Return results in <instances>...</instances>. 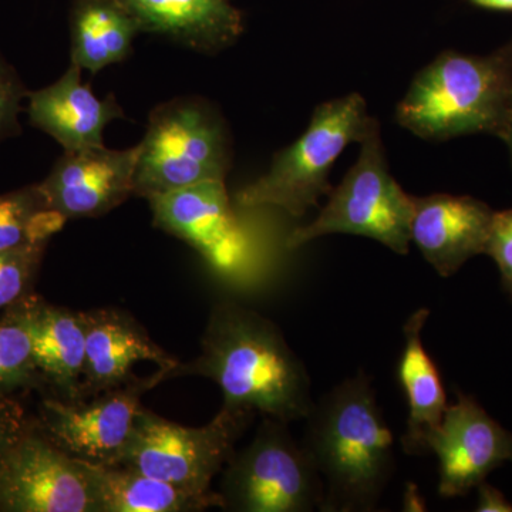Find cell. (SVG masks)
Returning a JSON list of instances; mask_svg holds the SVG:
<instances>
[{
	"label": "cell",
	"mask_w": 512,
	"mask_h": 512,
	"mask_svg": "<svg viewBox=\"0 0 512 512\" xmlns=\"http://www.w3.org/2000/svg\"><path fill=\"white\" fill-rule=\"evenodd\" d=\"M140 32L157 33L201 53L227 49L244 30L228 0H117Z\"/></svg>",
	"instance_id": "obj_18"
},
{
	"label": "cell",
	"mask_w": 512,
	"mask_h": 512,
	"mask_svg": "<svg viewBox=\"0 0 512 512\" xmlns=\"http://www.w3.org/2000/svg\"><path fill=\"white\" fill-rule=\"evenodd\" d=\"M0 512H99L82 461L67 456L35 421L0 471Z\"/></svg>",
	"instance_id": "obj_11"
},
{
	"label": "cell",
	"mask_w": 512,
	"mask_h": 512,
	"mask_svg": "<svg viewBox=\"0 0 512 512\" xmlns=\"http://www.w3.org/2000/svg\"><path fill=\"white\" fill-rule=\"evenodd\" d=\"M28 298L5 309L0 316V396L39 386L33 363Z\"/></svg>",
	"instance_id": "obj_23"
},
{
	"label": "cell",
	"mask_w": 512,
	"mask_h": 512,
	"mask_svg": "<svg viewBox=\"0 0 512 512\" xmlns=\"http://www.w3.org/2000/svg\"><path fill=\"white\" fill-rule=\"evenodd\" d=\"M494 211L471 197L414 198L412 242L437 274L448 278L468 259L485 254Z\"/></svg>",
	"instance_id": "obj_15"
},
{
	"label": "cell",
	"mask_w": 512,
	"mask_h": 512,
	"mask_svg": "<svg viewBox=\"0 0 512 512\" xmlns=\"http://www.w3.org/2000/svg\"><path fill=\"white\" fill-rule=\"evenodd\" d=\"M46 242L0 251V312L29 296Z\"/></svg>",
	"instance_id": "obj_24"
},
{
	"label": "cell",
	"mask_w": 512,
	"mask_h": 512,
	"mask_svg": "<svg viewBox=\"0 0 512 512\" xmlns=\"http://www.w3.org/2000/svg\"><path fill=\"white\" fill-rule=\"evenodd\" d=\"M29 97L16 70L0 56V141L18 136L23 100Z\"/></svg>",
	"instance_id": "obj_25"
},
{
	"label": "cell",
	"mask_w": 512,
	"mask_h": 512,
	"mask_svg": "<svg viewBox=\"0 0 512 512\" xmlns=\"http://www.w3.org/2000/svg\"><path fill=\"white\" fill-rule=\"evenodd\" d=\"M360 146L356 164L339 187L330 191L328 204L318 218L293 229L286 247L298 249L325 235L349 234L375 239L396 254H409L414 197L406 194L389 173L379 124Z\"/></svg>",
	"instance_id": "obj_6"
},
{
	"label": "cell",
	"mask_w": 512,
	"mask_h": 512,
	"mask_svg": "<svg viewBox=\"0 0 512 512\" xmlns=\"http://www.w3.org/2000/svg\"><path fill=\"white\" fill-rule=\"evenodd\" d=\"M485 254L494 259L503 288L512 299V210L494 212Z\"/></svg>",
	"instance_id": "obj_26"
},
{
	"label": "cell",
	"mask_w": 512,
	"mask_h": 512,
	"mask_svg": "<svg viewBox=\"0 0 512 512\" xmlns=\"http://www.w3.org/2000/svg\"><path fill=\"white\" fill-rule=\"evenodd\" d=\"M430 311L417 309L404 323V348L397 365V380L409 407L402 448L409 456L430 453V440L443 421L447 394L439 369L423 345V329Z\"/></svg>",
	"instance_id": "obj_19"
},
{
	"label": "cell",
	"mask_w": 512,
	"mask_h": 512,
	"mask_svg": "<svg viewBox=\"0 0 512 512\" xmlns=\"http://www.w3.org/2000/svg\"><path fill=\"white\" fill-rule=\"evenodd\" d=\"M32 421L26 419L22 407L10 396H0V471L13 446L28 430Z\"/></svg>",
	"instance_id": "obj_27"
},
{
	"label": "cell",
	"mask_w": 512,
	"mask_h": 512,
	"mask_svg": "<svg viewBox=\"0 0 512 512\" xmlns=\"http://www.w3.org/2000/svg\"><path fill=\"white\" fill-rule=\"evenodd\" d=\"M478 505L477 511L480 512H512V504L508 503L507 498L497 488L490 484L481 483L478 485Z\"/></svg>",
	"instance_id": "obj_28"
},
{
	"label": "cell",
	"mask_w": 512,
	"mask_h": 512,
	"mask_svg": "<svg viewBox=\"0 0 512 512\" xmlns=\"http://www.w3.org/2000/svg\"><path fill=\"white\" fill-rule=\"evenodd\" d=\"M430 453L439 458V494L464 497L491 471L512 461V434L471 396L457 392L439 429L430 440Z\"/></svg>",
	"instance_id": "obj_12"
},
{
	"label": "cell",
	"mask_w": 512,
	"mask_h": 512,
	"mask_svg": "<svg viewBox=\"0 0 512 512\" xmlns=\"http://www.w3.org/2000/svg\"><path fill=\"white\" fill-rule=\"evenodd\" d=\"M147 201L154 225L187 242L218 275L239 281L254 268V242L235 215L225 181H205Z\"/></svg>",
	"instance_id": "obj_10"
},
{
	"label": "cell",
	"mask_w": 512,
	"mask_h": 512,
	"mask_svg": "<svg viewBox=\"0 0 512 512\" xmlns=\"http://www.w3.org/2000/svg\"><path fill=\"white\" fill-rule=\"evenodd\" d=\"M255 414L251 409L222 407L205 426L185 427L143 407L119 464L194 493L210 494L212 480L227 467Z\"/></svg>",
	"instance_id": "obj_7"
},
{
	"label": "cell",
	"mask_w": 512,
	"mask_h": 512,
	"mask_svg": "<svg viewBox=\"0 0 512 512\" xmlns=\"http://www.w3.org/2000/svg\"><path fill=\"white\" fill-rule=\"evenodd\" d=\"M82 463L99 512H198L222 508L220 493H194L121 464Z\"/></svg>",
	"instance_id": "obj_20"
},
{
	"label": "cell",
	"mask_w": 512,
	"mask_h": 512,
	"mask_svg": "<svg viewBox=\"0 0 512 512\" xmlns=\"http://www.w3.org/2000/svg\"><path fill=\"white\" fill-rule=\"evenodd\" d=\"M134 180V195L150 198L227 177L231 150L224 121L210 104L180 97L151 111Z\"/></svg>",
	"instance_id": "obj_5"
},
{
	"label": "cell",
	"mask_w": 512,
	"mask_h": 512,
	"mask_svg": "<svg viewBox=\"0 0 512 512\" xmlns=\"http://www.w3.org/2000/svg\"><path fill=\"white\" fill-rule=\"evenodd\" d=\"M505 140L510 144L511 153H512V103L510 106V110H508L507 117H505L503 130H501Z\"/></svg>",
	"instance_id": "obj_30"
},
{
	"label": "cell",
	"mask_w": 512,
	"mask_h": 512,
	"mask_svg": "<svg viewBox=\"0 0 512 512\" xmlns=\"http://www.w3.org/2000/svg\"><path fill=\"white\" fill-rule=\"evenodd\" d=\"M376 126L359 94L320 104L308 130L276 154L268 173L238 192L237 204L241 208L276 207L302 217L332 191L329 173L343 150L353 141L360 143Z\"/></svg>",
	"instance_id": "obj_4"
},
{
	"label": "cell",
	"mask_w": 512,
	"mask_h": 512,
	"mask_svg": "<svg viewBox=\"0 0 512 512\" xmlns=\"http://www.w3.org/2000/svg\"><path fill=\"white\" fill-rule=\"evenodd\" d=\"M303 447L325 487L326 512L376 510L396 470L394 439L372 380L360 370L315 403Z\"/></svg>",
	"instance_id": "obj_2"
},
{
	"label": "cell",
	"mask_w": 512,
	"mask_h": 512,
	"mask_svg": "<svg viewBox=\"0 0 512 512\" xmlns=\"http://www.w3.org/2000/svg\"><path fill=\"white\" fill-rule=\"evenodd\" d=\"M288 423L264 417L254 440L235 451L222 477V510L309 512L322 508L325 487Z\"/></svg>",
	"instance_id": "obj_8"
},
{
	"label": "cell",
	"mask_w": 512,
	"mask_h": 512,
	"mask_svg": "<svg viewBox=\"0 0 512 512\" xmlns=\"http://www.w3.org/2000/svg\"><path fill=\"white\" fill-rule=\"evenodd\" d=\"M140 148L92 147L64 151L39 185L50 207L64 220L97 218L134 195Z\"/></svg>",
	"instance_id": "obj_13"
},
{
	"label": "cell",
	"mask_w": 512,
	"mask_h": 512,
	"mask_svg": "<svg viewBox=\"0 0 512 512\" xmlns=\"http://www.w3.org/2000/svg\"><path fill=\"white\" fill-rule=\"evenodd\" d=\"M82 72L70 63L57 82L29 93L30 124L55 138L64 151L104 146L106 127L124 117L116 97L99 99L82 82Z\"/></svg>",
	"instance_id": "obj_16"
},
{
	"label": "cell",
	"mask_w": 512,
	"mask_h": 512,
	"mask_svg": "<svg viewBox=\"0 0 512 512\" xmlns=\"http://www.w3.org/2000/svg\"><path fill=\"white\" fill-rule=\"evenodd\" d=\"M471 2L488 9L512 10V0H471Z\"/></svg>",
	"instance_id": "obj_29"
},
{
	"label": "cell",
	"mask_w": 512,
	"mask_h": 512,
	"mask_svg": "<svg viewBox=\"0 0 512 512\" xmlns=\"http://www.w3.org/2000/svg\"><path fill=\"white\" fill-rule=\"evenodd\" d=\"M86 333V363L80 399L109 392L133 380V367L140 362L156 363L175 372L181 363L148 336L146 329L127 312L116 308L82 312Z\"/></svg>",
	"instance_id": "obj_14"
},
{
	"label": "cell",
	"mask_w": 512,
	"mask_h": 512,
	"mask_svg": "<svg viewBox=\"0 0 512 512\" xmlns=\"http://www.w3.org/2000/svg\"><path fill=\"white\" fill-rule=\"evenodd\" d=\"M184 375L214 380L224 394L222 407L284 423L306 419L315 406L308 370L278 326L235 302L214 306L200 355L175 372Z\"/></svg>",
	"instance_id": "obj_1"
},
{
	"label": "cell",
	"mask_w": 512,
	"mask_h": 512,
	"mask_svg": "<svg viewBox=\"0 0 512 512\" xmlns=\"http://www.w3.org/2000/svg\"><path fill=\"white\" fill-rule=\"evenodd\" d=\"M170 379L173 373L158 367L153 375L134 377L116 389L86 399L46 396L35 420L37 429L76 460L100 466L119 464L143 409L141 397Z\"/></svg>",
	"instance_id": "obj_9"
},
{
	"label": "cell",
	"mask_w": 512,
	"mask_h": 512,
	"mask_svg": "<svg viewBox=\"0 0 512 512\" xmlns=\"http://www.w3.org/2000/svg\"><path fill=\"white\" fill-rule=\"evenodd\" d=\"M64 222L37 184L0 195V251L47 244Z\"/></svg>",
	"instance_id": "obj_22"
},
{
	"label": "cell",
	"mask_w": 512,
	"mask_h": 512,
	"mask_svg": "<svg viewBox=\"0 0 512 512\" xmlns=\"http://www.w3.org/2000/svg\"><path fill=\"white\" fill-rule=\"evenodd\" d=\"M512 103V72L504 57L444 53L413 80L396 120L426 140L503 130Z\"/></svg>",
	"instance_id": "obj_3"
},
{
	"label": "cell",
	"mask_w": 512,
	"mask_h": 512,
	"mask_svg": "<svg viewBox=\"0 0 512 512\" xmlns=\"http://www.w3.org/2000/svg\"><path fill=\"white\" fill-rule=\"evenodd\" d=\"M138 33L136 20L117 0H73L70 63L97 73L123 62Z\"/></svg>",
	"instance_id": "obj_21"
},
{
	"label": "cell",
	"mask_w": 512,
	"mask_h": 512,
	"mask_svg": "<svg viewBox=\"0 0 512 512\" xmlns=\"http://www.w3.org/2000/svg\"><path fill=\"white\" fill-rule=\"evenodd\" d=\"M28 315L39 386L47 387V396L80 399L86 363L82 312L50 305L32 293L28 298Z\"/></svg>",
	"instance_id": "obj_17"
}]
</instances>
